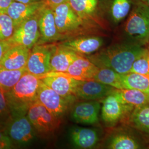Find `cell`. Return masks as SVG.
I'll use <instances>...</instances> for the list:
<instances>
[{"label":"cell","mask_w":149,"mask_h":149,"mask_svg":"<svg viewBox=\"0 0 149 149\" xmlns=\"http://www.w3.org/2000/svg\"><path fill=\"white\" fill-rule=\"evenodd\" d=\"M56 45L54 43L34 45L31 49L26 67L27 72L40 78L51 72L50 61Z\"/></svg>","instance_id":"obj_7"},{"label":"cell","mask_w":149,"mask_h":149,"mask_svg":"<svg viewBox=\"0 0 149 149\" xmlns=\"http://www.w3.org/2000/svg\"><path fill=\"white\" fill-rule=\"evenodd\" d=\"M124 89H134L149 95V76L135 72L122 74Z\"/></svg>","instance_id":"obj_23"},{"label":"cell","mask_w":149,"mask_h":149,"mask_svg":"<svg viewBox=\"0 0 149 149\" xmlns=\"http://www.w3.org/2000/svg\"><path fill=\"white\" fill-rule=\"evenodd\" d=\"M38 12L16 27L8 40L13 45H22L31 50L37 44L40 38Z\"/></svg>","instance_id":"obj_9"},{"label":"cell","mask_w":149,"mask_h":149,"mask_svg":"<svg viewBox=\"0 0 149 149\" xmlns=\"http://www.w3.org/2000/svg\"><path fill=\"white\" fill-rule=\"evenodd\" d=\"M129 72H135L149 76V49L146 53L134 61Z\"/></svg>","instance_id":"obj_31"},{"label":"cell","mask_w":149,"mask_h":149,"mask_svg":"<svg viewBox=\"0 0 149 149\" xmlns=\"http://www.w3.org/2000/svg\"><path fill=\"white\" fill-rule=\"evenodd\" d=\"M98 68L87 56L79 55L70 65L66 73L79 81L93 79Z\"/></svg>","instance_id":"obj_20"},{"label":"cell","mask_w":149,"mask_h":149,"mask_svg":"<svg viewBox=\"0 0 149 149\" xmlns=\"http://www.w3.org/2000/svg\"><path fill=\"white\" fill-rule=\"evenodd\" d=\"M93 79L116 89H124L122 81V74L118 73L112 69L106 67L98 68Z\"/></svg>","instance_id":"obj_25"},{"label":"cell","mask_w":149,"mask_h":149,"mask_svg":"<svg viewBox=\"0 0 149 149\" xmlns=\"http://www.w3.org/2000/svg\"><path fill=\"white\" fill-rule=\"evenodd\" d=\"M13 45L9 40H0V61L2 59L6 52Z\"/></svg>","instance_id":"obj_33"},{"label":"cell","mask_w":149,"mask_h":149,"mask_svg":"<svg viewBox=\"0 0 149 149\" xmlns=\"http://www.w3.org/2000/svg\"><path fill=\"white\" fill-rule=\"evenodd\" d=\"M130 120L135 128L149 134V104L134 108Z\"/></svg>","instance_id":"obj_28"},{"label":"cell","mask_w":149,"mask_h":149,"mask_svg":"<svg viewBox=\"0 0 149 149\" xmlns=\"http://www.w3.org/2000/svg\"><path fill=\"white\" fill-rule=\"evenodd\" d=\"M14 0H0V14L7 13V11Z\"/></svg>","instance_id":"obj_34"},{"label":"cell","mask_w":149,"mask_h":149,"mask_svg":"<svg viewBox=\"0 0 149 149\" xmlns=\"http://www.w3.org/2000/svg\"><path fill=\"white\" fill-rule=\"evenodd\" d=\"M5 129L16 148L29 145L37 134L27 115L12 118Z\"/></svg>","instance_id":"obj_8"},{"label":"cell","mask_w":149,"mask_h":149,"mask_svg":"<svg viewBox=\"0 0 149 149\" xmlns=\"http://www.w3.org/2000/svg\"><path fill=\"white\" fill-rule=\"evenodd\" d=\"M45 2L47 5L52 8H53L54 7H55L56 6L66 2H68L69 0H45Z\"/></svg>","instance_id":"obj_35"},{"label":"cell","mask_w":149,"mask_h":149,"mask_svg":"<svg viewBox=\"0 0 149 149\" xmlns=\"http://www.w3.org/2000/svg\"><path fill=\"white\" fill-rule=\"evenodd\" d=\"M14 1L20 2H22V3H29L40 1H42V0H14Z\"/></svg>","instance_id":"obj_36"},{"label":"cell","mask_w":149,"mask_h":149,"mask_svg":"<svg viewBox=\"0 0 149 149\" xmlns=\"http://www.w3.org/2000/svg\"><path fill=\"white\" fill-rule=\"evenodd\" d=\"M148 50L126 41L112 45L87 57L98 68L106 67L125 74L129 72L134 61Z\"/></svg>","instance_id":"obj_1"},{"label":"cell","mask_w":149,"mask_h":149,"mask_svg":"<svg viewBox=\"0 0 149 149\" xmlns=\"http://www.w3.org/2000/svg\"><path fill=\"white\" fill-rule=\"evenodd\" d=\"M134 109L133 107L123 104L112 92L103 101L102 119L106 125L112 127L129 113L132 114Z\"/></svg>","instance_id":"obj_11"},{"label":"cell","mask_w":149,"mask_h":149,"mask_svg":"<svg viewBox=\"0 0 149 149\" xmlns=\"http://www.w3.org/2000/svg\"><path fill=\"white\" fill-rule=\"evenodd\" d=\"M41 79L27 72L11 90L5 92L12 118L27 115L29 108L37 101Z\"/></svg>","instance_id":"obj_2"},{"label":"cell","mask_w":149,"mask_h":149,"mask_svg":"<svg viewBox=\"0 0 149 149\" xmlns=\"http://www.w3.org/2000/svg\"><path fill=\"white\" fill-rule=\"evenodd\" d=\"M16 148L11 139L7 135L5 128H0V149Z\"/></svg>","instance_id":"obj_32"},{"label":"cell","mask_w":149,"mask_h":149,"mask_svg":"<svg viewBox=\"0 0 149 149\" xmlns=\"http://www.w3.org/2000/svg\"><path fill=\"white\" fill-rule=\"evenodd\" d=\"M38 13L40 38L37 44L54 43L64 40L56 27L53 8L46 3Z\"/></svg>","instance_id":"obj_10"},{"label":"cell","mask_w":149,"mask_h":149,"mask_svg":"<svg viewBox=\"0 0 149 149\" xmlns=\"http://www.w3.org/2000/svg\"><path fill=\"white\" fill-rule=\"evenodd\" d=\"M107 148L112 149H136L140 144L133 136L126 133H115L109 139Z\"/></svg>","instance_id":"obj_24"},{"label":"cell","mask_w":149,"mask_h":149,"mask_svg":"<svg viewBox=\"0 0 149 149\" xmlns=\"http://www.w3.org/2000/svg\"><path fill=\"white\" fill-rule=\"evenodd\" d=\"M61 43L77 54L87 56L97 52L103 46L104 40L94 34H86L70 38Z\"/></svg>","instance_id":"obj_13"},{"label":"cell","mask_w":149,"mask_h":149,"mask_svg":"<svg viewBox=\"0 0 149 149\" xmlns=\"http://www.w3.org/2000/svg\"><path fill=\"white\" fill-rule=\"evenodd\" d=\"M53 10L56 27L64 40L82 35L92 34L98 27L81 18L69 2L56 6Z\"/></svg>","instance_id":"obj_4"},{"label":"cell","mask_w":149,"mask_h":149,"mask_svg":"<svg viewBox=\"0 0 149 149\" xmlns=\"http://www.w3.org/2000/svg\"><path fill=\"white\" fill-rule=\"evenodd\" d=\"M114 89L111 86L104 85L94 79L80 81L74 96L76 98L86 101L97 100L104 98Z\"/></svg>","instance_id":"obj_14"},{"label":"cell","mask_w":149,"mask_h":149,"mask_svg":"<svg viewBox=\"0 0 149 149\" xmlns=\"http://www.w3.org/2000/svg\"><path fill=\"white\" fill-rule=\"evenodd\" d=\"M70 140L75 148L79 149H92L98 143L100 137L95 129L74 127L70 133Z\"/></svg>","instance_id":"obj_19"},{"label":"cell","mask_w":149,"mask_h":149,"mask_svg":"<svg viewBox=\"0 0 149 149\" xmlns=\"http://www.w3.org/2000/svg\"><path fill=\"white\" fill-rule=\"evenodd\" d=\"M101 104L97 100L80 102L76 104L71 111L74 122L85 125H95L99 122Z\"/></svg>","instance_id":"obj_15"},{"label":"cell","mask_w":149,"mask_h":149,"mask_svg":"<svg viewBox=\"0 0 149 149\" xmlns=\"http://www.w3.org/2000/svg\"><path fill=\"white\" fill-rule=\"evenodd\" d=\"M15 29L13 21L7 13L0 14V40H8Z\"/></svg>","instance_id":"obj_29"},{"label":"cell","mask_w":149,"mask_h":149,"mask_svg":"<svg viewBox=\"0 0 149 149\" xmlns=\"http://www.w3.org/2000/svg\"><path fill=\"white\" fill-rule=\"evenodd\" d=\"M112 92L123 104L134 108L149 104V95L138 90L114 88Z\"/></svg>","instance_id":"obj_22"},{"label":"cell","mask_w":149,"mask_h":149,"mask_svg":"<svg viewBox=\"0 0 149 149\" xmlns=\"http://www.w3.org/2000/svg\"><path fill=\"white\" fill-rule=\"evenodd\" d=\"M45 3V0L29 3L13 1L8 7L7 14L11 17L16 28L22 22L37 14Z\"/></svg>","instance_id":"obj_16"},{"label":"cell","mask_w":149,"mask_h":149,"mask_svg":"<svg viewBox=\"0 0 149 149\" xmlns=\"http://www.w3.org/2000/svg\"><path fill=\"white\" fill-rule=\"evenodd\" d=\"M127 42L144 47L149 44V7L141 0H132V7L124 25Z\"/></svg>","instance_id":"obj_3"},{"label":"cell","mask_w":149,"mask_h":149,"mask_svg":"<svg viewBox=\"0 0 149 149\" xmlns=\"http://www.w3.org/2000/svg\"><path fill=\"white\" fill-rule=\"evenodd\" d=\"M76 97L61 96L42 80L37 93V101L57 117L61 118L71 107Z\"/></svg>","instance_id":"obj_6"},{"label":"cell","mask_w":149,"mask_h":149,"mask_svg":"<svg viewBox=\"0 0 149 149\" xmlns=\"http://www.w3.org/2000/svg\"><path fill=\"white\" fill-rule=\"evenodd\" d=\"M27 116L37 133L43 137L53 135L61 124V118L54 115L38 101L29 108Z\"/></svg>","instance_id":"obj_5"},{"label":"cell","mask_w":149,"mask_h":149,"mask_svg":"<svg viewBox=\"0 0 149 149\" xmlns=\"http://www.w3.org/2000/svg\"></svg>","instance_id":"obj_39"},{"label":"cell","mask_w":149,"mask_h":149,"mask_svg":"<svg viewBox=\"0 0 149 149\" xmlns=\"http://www.w3.org/2000/svg\"><path fill=\"white\" fill-rule=\"evenodd\" d=\"M27 72L26 68L8 70L0 67V88L4 92L11 90Z\"/></svg>","instance_id":"obj_27"},{"label":"cell","mask_w":149,"mask_h":149,"mask_svg":"<svg viewBox=\"0 0 149 149\" xmlns=\"http://www.w3.org/2000/svg\"><path fill=\"white\" fill-rule=\"evenodd\" d=\"M79 55L62 43L57 45L51 59V72H66L70 65Z\"/></svg>","instance_id":"obj_21"},{"label":"cell","mask_w":149,"mask_h":149,"mask_svg":"<svg viewBox=\"0 0 149 149\" xmlns=\"http://www.w3.org/2000/svg\"><path fill=\"white\" fill-rule=\"evenodd\" d=\"M141 1H144V2H145V0H141Z\"/></svg>","instance_id":"obj_38"},{"label":"cell","mask_w":149,"mask_h":149,"mask_svg":"<svg viewBox=\"0 0 149 149\" xmlns=\"http://www.w3.org/2000/svg\"><path fill=\"white\" fill-rule=\"evenodd\" d=\"M31 50L22 45H15L4 54L0 67L8 70L26 68Z\"/></svg>","instance_id":"obj_17"},{"label":"cell","mask_w":149,"mask_h":149,"mask_svg":"<svg viewBox=\"0 0 149 149\" xmlns=\"http://www.w3.org/2000/svg\"><path fill=\"white\" fill-rule=\"evenodd\" d=\"M43 82L61 96H74L80 81L76 80L66 72H49L40 77Z\"/></svg>","instance_id":"obj_12"},{"label":"cell","mask_w":149,"mask_h":149,"mask_svg":"<svg viewBox=\"0 0 149 149\" xmlns=\"http://www.w3.org/2000/svg\"><path fill=\"white\" fill-rule=\"evenodd\" d=\"M12 118L6 99L5 92L0 88V128H5Z\"/></svg>","instance_id":"obj_30"},{"label":"cell","mask_w":149,"mask_h":149,"mask_svg":"<svg viewBox=\"0 0 149 149\" xmlns=\"http://www.w3.org/2000/svg\"><path fill=\"white\" fill-rule=\"evenodd\" d=\"M147 5H148V6H149V0H145V2Z\"/></svg>","instance_id":"obj_37"},{"label":"cell","mask_w":149,"mask_h":149,"mask_svg":"<svg viewBox=\"0 0 149 149\" xmlns=\"http://www.w3.org/2000/svg\"><path fill=\"white\" fill-rule=\"evenodd\" d=\"M132 7V0H112L109 15L112 22L118 24L129 15Z\"/></svg>","instance_id":"obj_26"},{"label":"cell","mask_w":149,"mask_h":149,"mask_svg":"<svg viewBox=\"0 0 149 149\" xmlns=\"http://www.w3.org/2000/svg\"><path fill=\"white\" fill-rule=\"evenodd\" d=\"M70 5L81 18L102 26L99 17V0H69Z\"/></svg>","instance_id":"obj_18"}]
</instances>
